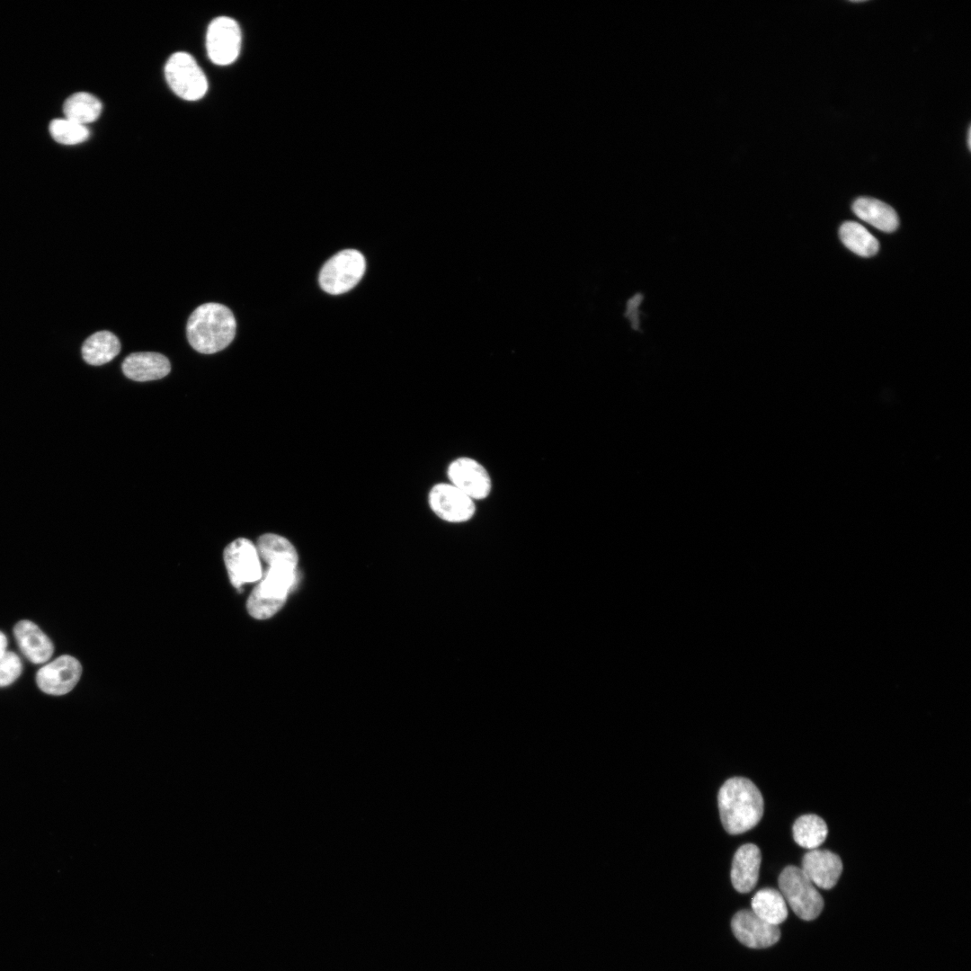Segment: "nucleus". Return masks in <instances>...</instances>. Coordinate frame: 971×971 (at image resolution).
Listing matches in <instances>:
<instances>
[{"label": "nucleus", "mask_w": 971, "mask_h": 971, "mask_svg": "<svg viewBox=\"0 0 971 971\" xmlns=\"http://www.w3.org/2000/svg\"><path fill=\"white\" fill-rule=\"evenodd\" d=\"M255 546L268 567L251 592L246 608L254 619H264L284 605L296 582L298 557L291 542L278 534H263Z\"/></svg>", "instance_id": "f257e3e1"}, {"label": "nucleus", "mask_w": 971, "mask_h": 971, "mask_svg": "<svg viewBox=\"0 0 971 971\" xmlns=\"http://www.w3.org/2000/svg\"><path fill=\"white\" fill-rule=\"evenodd\" d=\"M717 803L722 825L730 834L751 830L763 815L761 791L744 777H733L725 781L719 788Z\"/></svg>", "instance_id": "f03ea898"}, {"label": "nucleus", "mask_w": 971, "mask_h": 971, "mask_svg": "<svg viewBox=\"0 0 971 971\" xmlns=\"http://www.w3.org/2000/svg\"><path fill=\"white\" fill-rule=\"evenodd\" d=\"M236 322L232 311L219 303L199 306L189 316L186 334L192 347L210 354L225 349L233 341Z\"/></svg>", "instance_id": "7ed1b4c3"}, {"label": "nucleus", "mask_w": 971, "mask_h": 971, "mask_svg": "<svg viewBox=\"0 0 971 971\" xmlns=\"http://www.w3.org/2000/svg\"><path fill=\"white\" fill-rule=\"evenodd\" d=\"M778 882L786 904L797 916L805 921L818 917L824 908L823 897L800 868L786 867Z\"/></svg>", "instance_id": "20e7f679"}, {"label": "nucleus", "mask_w": 971, "mask_h": 971, "mask_svg": "<svg viewBox=\"0 0 971 971\" xmlns=\"http://www.w3.org/2000/svg\"><path fill=\"white\" fill-rule=\"evenodd\" d=\"M365 269L366 262L361 253L353 249L343 250L324 264L319 274V284L329 294H342L361 281Z\"/></svg>", "instance_id": "39448f33"}, {"label": "nucleus", "mask_w": 971, "mask_h": 971, "mask_svg": "<svg viewBox=\"0 0 971 971\" xmlns=\"http://www.w3.org/2000/svg\"><path fill=\"white\" fill-rule=\"evenodd\" d=\"M165 75L171 89L184 100H199L208 90L205 74L194 58L186 52H175L168 58Z\"/></svg>", "instance_id": "423d86ee"}, {"label": "nucleus", "mask_w": 971, "mask_h": 971, "mask_svg": "<svg viewBox=\"0 0 971 971\" xmlns=\"http://www.w3.org/2000/svg\"><path fill=\"white\" fill-rule=\"evenodd\" d=\"M224 561L230 582L237 590L245 583L261 580L263 569L256 546L247 539L239 538L224 550Z\"/></svg>", "instance_id": "0eeeda50"}, {"label": "nucleus", "mask_w": 971, "mask_h": 971, "mask_svg": "<svg viewBox=\"0 0 971 971\" xmlns=\"http://www.w3.org/2000/svg\"><path fill=\"white\" fill-rule=\"evenodd\" d=\"M206 49L214 64L225 66L234 62L241 49V31L238 23L227 16L214 19L207 31Z\"/></svg>", "instance_id": "6e6552de"}, {"label": "nucleus", "mask_w": 971, "mask_h": 971, "mask_svg": "<svg viewBox=\"0 0 971 971\" xmlns=\"http://www.w3.org/2000/svg\"><path fill=\"white\" fill-rule=\"evenodd\" d=\"M428 504L436 516L452 523L468 521L476 511L474 501L450 483L432 486Z\"/></svg>", "instance_id": "1a4fd4ad"}, {"label": "nucleus", "mask_w": 971, "mask_h": 971, "mask_svg": "<svg viewBox=\"0 0 971 971\" xmlns=\"http://www.w3.org/2000/svg\"><path fill=\"white\" fill-rule=\"evenodd\" d=\"M82 665L75 657L63 655L43 665L36 674L41 691L55 696L68 693L78 682Z\"/></svg>", "instance_id": "9d476101"}, {"label": "nucleus", "mask_w": 971, "mask_h": 971, "mask_svg": "<svg viewBox=\"0 0 971 971\" xmlns=\"http://www.w3.org/2000/svg\"><path fill=\"white\" fill-rule=\"evenodd\" d=\"M450 483L475 500L487 497L492 482L486 469L477 460L461 457L450 462L447 468Z\"/></svg>", "instance_id": "9b49d317"}, {"label": "nucleus", "mask_w": 971, "mask_h": 971, "mask_svg": "<svg viewBox=\"0 0 971 971\" xmlns=\"http://www.w3.org/2000/svg\"><path fill=\"white\" fill-rule=\"evenodd\" d=\"M731 928L735 938L742 944L752 949L771 947L780 938L778 926L763 921L752 910L737 912L732 918Z\"/></svg>", "instance_id": "f8f14e48"}, {"label": "nucleus", "mask_w": 971, "mask_h": 971, "mask_svg": "<svg viewBox=\"0 0 971 971\" xmlns=\"http://www.w3.org/2000/svg\"><path fill=\"white\" fill-rule=\"evenodd\" d=\"M800 869L815 886L831 889L840 878L842 862L834 852L817 848L804 855Z\"/></svg>", "instance_id": "ddd939ff"}, {"label": "nucleus", "mask_w": 971, "mask_h": 971, "mask_svg": "<svg viewBox=\"0 0 971 971\" xmlns=\"http://www.w3.org/2000/svg\"><path fill=\"white\" fill-rule=\"evenodd\" d=\"M762 854L753 843H745L735 851L731 868V882L739 893L752 891L759 877Z\"/></svg>", "instance_id": "4468645a"}, {"label": "nucleus", "mask_w": 971, "mask_h": 971, "mask_svg": "<svg viewBox=\"0 0 971 971\" xmlns=\"http://www.w3.org/2000/svg\"><path fill=\"white\" fill-rule=\"evenodd\" d=\"M16 642L28 660L33 664L48 662L54 652L49 637L31 620L22 619L13 628Z\"/></svg>", "instance_id": "2eb2a0df"}, {"label": "nucleus", "mask_w": 971, "mask_h": 971, "mask_svg": "<svg viewBox=\"0 0 971 971\" xmlns=\"http://www.w3.org/2000/svg\"><path fill=\"white\" fill-rule=\"evenodd\" d=\"M125 376L136 381H148L165 377L171 370L169 360L154 352H133L122 362Z\"/></svg>", "instance_id": "dca6fc26"}, {"label": "nucleus", "mask_w": 971, "mask_h": 971, "mask_svg": "<svg viewBox=\"0 0 971 971\" xmlns=\"http://www.w3.org/2000/svg\"><path fill=\"white\" fill-rule=\"evenodd\" d=\"M852 210L861 220L884 232L895 231L899 224L895 209L877 199L858 198L852 204Z\"/></svg>", "instance_id": "f3484780"}, {"label": "nucleus", "mask_w": 971, "mask_h": 971, "mask_svg": "<svg viewBox=\"0 0 971 971\" xmlns=\"http://www.w3.org/2000/svg\"><path fill=\"white\" fill-rule=\"evenodd\" d=\"M120 342L110 331H99L89 336L82 346V356L90 365L99 366L111 361L120 352Z\"/></svg>", "instance_id": "a211bd4d"}, {"label": "nucleus", "mask_w": 971, "mask_h": 971, "mask_svg": "<svg viewBox=\"0 0 971 971\" xmlns=\"http://www.w3.org/2000/svg\"><path fill=\"white\" fill-rule=\"evenodd\" d=\"M752 911L761 919L778 926L788 916L785 899L779 891L763 888L755 893L751 901Z\"/></svg>", "instance_id": "6ab92c4d"}, {"label": "nucleus", "mask_w": 971, "mask_h": 971, "mask_svg": "<svg viewBox=\"0 0 971 971\" xmlns=\"http://www.w3.org/2000/svg\"><path fill=\"white\" fill-rule=\"evenodd\" d=\"M792 833L797 844L810 851L817 849L825 841L828 828L820 816L807 814L795 821Z\"/></svg>", "instance_id": "aec40b11"}, {"label": "nucleus", "mask_w": 971, "mask_h": 971, "mask_svg": "<svg viewBox=\"0 0 971 971\" xmlns=\"http://www.w3.org/2000/svg\"><path fill=\"white\" fill-rule=\"evenodd\" d=\"M839 236L844 245L860 256H873L879 249L877 238L858 222H844L840 227Z\"/></svg>", "instance_id": "412c9836"}, {"label": "nucleus", "mask_w": 971, "mask_h": 971, "mask_svg": "<svg viewBox=\"0 0 971 971\" xmlns=\"http://www.w3.org/2000/svg\"><path fill=\"white\" fill-rule=\"evenodd\" d=\"M101 111V102L93 94L84 92L70 95L63 105L66 119L85 126L97 120Z\"/></svg>", "instance_id": "4be33fe9"}, {"label": "nucleus", "mask_w": 971, "mask_h": 971, "mask_svg": "<svg viewBox=\"0 0 971 971\" xmlns=\"http://www.w3.org/2000/svg\"><path fill=\"white\" fill-rule=\"evenodd\" d=\"M49 133L57 142L64 145L79 144L89 137L86 126L66 118L53 120L49 124Z\"/></svg>", "instance_id": "5701e85b"}, {"label": "nucleus", "mask_w": 971, "mask_h": 971, "mask_svg": "<svg viewBox=\"0 0 971 971\" xmlns=\"http://www.w3.org/2000/svg\"><path fill=\"white\" fill-rule=\"evenodd\" d=\"M22 671L20 657L13 652L7 651L0 658V687L12 684L21 675Z\"/></svg>", "instance_id": "b1692460"}, {"label": "nucleus", "mask_w": 971, "mask_h": 971, "mask_svg": "<svg viewBox=\"0 0 971 971\" xmlns=\"http://www.w3.org/2000/svg\"><path fill=\"white\" fill-rule=\"evenodd\" d=\"M7 638L5 635L0 631V658L7 652Z\"/></svg>", "instance_id": "393cba45"}, {"label": "nucleus", "mask_w": 971, "mask_h": 971, "mask_svg": "<svg viewBox=\"0 0 971 971\" xmlns=\"http://www.w3.org/2000/svg\"><path fill=\"white\" fill-rule=\"evenodd\" d=\"M967 147L970 149V128L968 129V131H967Z\"/></svg>", "instance_id": "a878e982"}]
</instances>
